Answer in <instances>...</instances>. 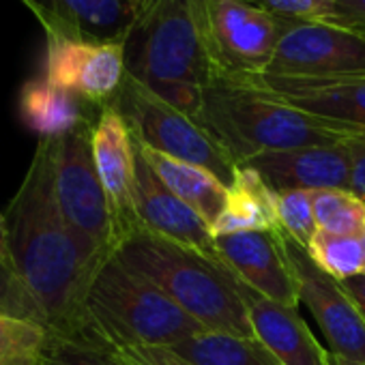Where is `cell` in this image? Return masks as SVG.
<instances>
[{"label":"cell","mask_w":365,"mask_h":365,"mask_svg":"<svg viewBox=\"0 0 365 365\" xmlns=\"http://www.w3.org/2000/svg\"><path fill=\"white\" fill-rule=\"evenodd\" d=\"M5 220L16 271L43 309L48 331L61 337H91L86 299L106 260L78 239L58 209L52 138L37 142Z\"/></svg>","instance_id":"1"},{"label":"cell","mask_w":365,"mask_h":365,"mask_svg":"<svg viewBox=\"0 0 365 365\" xmlns=\"http://www.w3.org/2000/svg\"><path fill=\"white\" fill-rule=\"evenodd\" d=\"M127 73L174 108L198 118L217 76L207 0H138L123 39Z\"/></svg>","instance_id":"2"},{"label":"cell","mask_w":365,"mask_h":365,"mask_svg":"<svg viewBox=\"0 0 365 365\" xmlns=\"http://www.w3.org/2000/svg\"><path fill=\"white\" fill-rule=\"evenodd\" d=\"M114 258L155 284L202 329L254 337L237 277L220 258L159 237L142 226L118 243Z\"/></svg>","instance_id":"3"},{"label":"cell","mask_w":365,"mask_h":365,"mask_svg":"<svg viewBox=\"0 0 365 365\" xmlns=\"http://www.w3.org/2000/svg\"><path fill=\"white\" fill-rule=\"evenodd\" d=\"M198 120L237 163L269 150L339 144L352 135L344 125L288 106L254 78L235 76H215L209 82Z\"/></svg>","instance_id":"4"},{"label":"cell","mask_w":365,"mask_h":365,"mask_svg":"<svg viewBox=\"0 0 365 365\" xmlns=\"http://www.w3.org/2000/svg\"><path fill=\"white\" fill-rule=\"evenodd\" d=\"M91 337L116 348H174L202 329L165 292L123 267L114 256L97 271L88 299Z\"/></svg>","instance_id":"5"},{"label":"cell","mask_w":365,"mask_h":365,"mask_svg":"<svg viewBox=\"0 0 365 365\" xmlns=\"http://www.w3.org/2000/svg\"><path fill=\"white\" fill-rule=\"evenodd\" d=\"M112 103L127 120L133 140L161 155L200 165L228 187L232 185L239 163L198 118L174 108L129 73Z\"/></svg>","instance_id":"6"},{"label":"cell","mask_w":365,"mask_h":365,"mask_svg":"<svg viewBox=\"0 0 365 365\" xmlns=\"http://www.w3.org/2000/svg\"><path fill=\"white\" fill-rule=\"evenodd\" d=\"M93 120L52 138V174L58 209L78 239L101 260L118 245L108 196L93 159Z\"/></svg>","instance_id":"7"},{"label":"cell","mask_w":365,"mask_h":365,"mask_svg":"<svg viewBox=\"0 0 365 365\" xmlns=\"http://www.w3.org/2000/svg\"><path fill=\"white\" fill-rule=\"evenodd\" d=\"M279 80H337L365 76V35L329 22H290L267 69Z\"/></svg>","instance_id":"8"},{"label":"cell","mask_w":365,"mask_h":365,"mask_svg":"<svg viewBox=\"0 0 365 365\" xmlns=\"http://www.w3.org/2000/svg\"><path fill=\"white\" fill-rule=\"evenodd\" d=\"M207 14L217 76H264L286 20L245 0H207Z\"/></svg>","instance_id":"9"},{"label":"cell","mask_w":365,"mask_h":365,"mask_svg":"<svg viewBox=\"0 0 365 365\" xmlns=\"http://www.w3.org/2000/svg\"><path fill=\"white\" fill-rule=\"evenodd\" d=\"M279 230L286 258L299 286V299L320 327L329 352L348 361L365 363V316L344 290L341 282L314 264L305 247Z\"/></svg>","instance_id":"10"},{"label":"cell","mask_w":365,"mask_h":365,"mask_svg":"<svg viewBox=\"0 0 365 365\" xmlns=\"http://www.w3.org/2000/svg\"><path fill=\"white\" fill-rule=\"evenodd\" d=\"M43 78L84 101L101 108L118 95L125 76V46L120 41H82L46 37Z\"/></svg>","instance_id":"11"},{"label":"cell","mask_w":365,"mask_h":365,"mask_svg":"<svg viewBox=\"0 0 365 365\" xmlns=\"http://www.w3.org/2000/svg\"><path fill=\"white\" fill-rule=\"evenodd\" d=\"M93 159L116 226L118 243L140 228L135 217V146L133 135L114 103L99 108L91 133ZM118 247V245H116ZM116 252V250H114Z\"/></svg>","instance_id":"12"},{"label":"cell","mask_w":365,"mask_h":365,"mask_svg":"<svg viewBox=\"0 0 365 365\" xmlns=\"http://www.w3.org/2000/svg\"><path fill=\"white\" fill-rule=\"evenodd\" d=\"M277 228L217 237L215 250L239 282L279 305L297 309L301 303L299 286Z\"/></svg>","instance_id":"13"},{"label":"cell","mask_w":365,"mask_h":365,"mask_svg":"<svg viewBox=\"0 0 365 365\" xmlns=\"http://www.w3.org/2000/svg\"><path fill=\"white\" fill-rule=\"evenodd\" d=\"M273 192L350 190L352 159L344 142L260 153L245 163Z\"/></svg>","instance_id":"14"},{"label":"cell","mask_w":365,"mask_h":365,"mask_svg":"<svg viewBox=\"0 0 365 365\" xmlns=\"http://www.w3.org/2000/svg\"><path fill=\"white\" fill-rule=\"evenodd\" d=\"M135 146V144H133ZM135 217L138 224L159 237L198 250L211 258H220L211 226L182 202L155 174L146 159L135 148Z\"/></svg>","instance_id":"15"},{"label":"cell","mask_w":365,"mask_h":365,"mask_svg":"<svg viewBox=\"0 0 365 365\" xmlns=\"http://www.w3.org/2000/svg\"><path fill=\"white\" fill-rule=\"evenodd\" d=\"M37 18L46 37L82 41L125 39L138 0H20Z\"/></svg>","instance_id":"16"},{"label":"cell","mask_w":365,"mask_h":365,"mask_svg":"<svg viewBox=\"0 0 365 365\" xmlns=\"http://www.w3.org/2000/svg\"><path fill=\"white\" fill-rule=\"evenodd\" d=\"M254 337L282 365H331V352L320 346L307 322L292 307L279 305L237 279Z\"/></svg>","instance_id":"17"},{"label":"cell","mask_w":365,"mask_h":365,"mask_svg":"<svg viewBox=\"0 0 365 365\" xmlns=\"http://www.w3.org/2000/svg\"><path fill=\"white\" fill-rule=\"evenodd\" d=\"M254 80L305 114L344 125L352 133L365 131V76L337 80H279L258 76Z\"/></svg>","instance_id":"18"},{"label":"cell","mask_w":365,"mask_h":365,"mask_svg":"<svg viewBox=\"0 0 365 365\" xmlns=\"http://www.w3.org/2000/svg\"><path fill=\"white\" fill-rule=\"evenodd\" d=\"M133 144L140 150V155L146 159V163L155 170V174L165 182V187L174 192L187 207H192L209 226H213L226 207V198H228L226 182H222L215 174H211L200 165L150 150L138 140H133Z\"/></svg>","instance_id":"19"},{"label":"cell","mask_w":365,"mask_h":365,"mask_svg":"<svg viewBox=\"0 0 365 365\" xmlns=\"http://www.w3.org/2000/svg\"><path fill=\"white\" fill-rule=\"evenodd\" d=\"M88 108H93V103L84 101L76 93L50 84L46 78L24 82L18 93L20 120L41 138L63 135L82 123L97 118V114L91 116Z\"/></svg>","instance_id":"20"},{"label":"cell","mask_w":365,"mask_h":365,"mask_svg":"<svg viewBox=\"0 0 365 365\" xmlns=\"http://www.w3.org/2000/svg\"><path fill=\"white\" fill-rule=\"evenodd\" d=\"M275 194L264 180L247 165H239L232 185L228 187L226 207L211 226L213 237L250 232V230H275Z\"/></svg>","instance_id":"21"},{"label":"cell","mask_w":365,"mask_h":365,"mask_svg":"<svg viewBox=\"0 0 365 365\" xmlns=\"http://www.w3.org/2000/svg\"><path fill=\"white\" fill-rule=\"evenodd\" d=\"M192 365H282L256 337L198 331L170 348Z\"/></svg>","instance_id":"22"},{"label":"cell","mask_w":365,"mask_h":365,"mask_svg":"<svg viewBox=\"0 0 365 365\" xmlns=\"http://www.w3.org/2000/svg\"><path fill=\"white\" fill-rule=\"evenodd\" d=\"M305 252L318 269L337 282L363 273V243L359 235H333L318 230Z\"/></svg>","instance_id":"23"},{"label":"cell","mask_w":365,"mask_h":365,"mask_svg":"<svg viewBox=\"0 0 365 365\" xmlns=\"http://www.w3.org/2000/svg\"><path fill=\"white\" fill-rule=\"evenodd\" d=\"M318 230L333 235H359L365 228V200L350 190L312 192Z\"/></svg>","instance_id":"24"},{"label":"cell","mask_w":365,"mask_h":365,"mask_svg":"<svg viewBox=\"0 0 365 365\" xmlns=\"http://www.w3.org/2000/svg\"><path fill=\"white\" fill-rule=\"evenodd\" d=\"M39 365H127L110 346L95 337H61L50 333Z\"/></svg>","instance_id":"25"},{"label":"cell","mask_w":365,"mask_h":365,"mask_svg":"<svg viewBox=\"0 0 365 365\" xmlns=\"http://www.w3.org/2000/svg\"><path fill=\"white\" fill-rule=\"evenodd\" d=\"M50 341V331L37 322L0 314V356L41 359Z\"/></svg>","instance_id":"26"},{"label":"cell","mask_w":365,"mask_h":365,"mask_svg":"<svg viewBox=\"0 0 365 365\" xmlns=\"http://www.w3.org/2000/svg\"><path fill=\"white\" fill-rule=\"evenodd\" d=\"M275 213L282 232H286L301 247H307L314 235L318 232V224L312 207V192L294 190V192L275 194Z\"/></svg>","instance_id":"27"},{"label":"cell","mask_w":365,"mask_h":365,"mask_svg":"<svg viewBox=\"0 0 365 365\" xmlns=\"http://www.w3.org/2000/svg\"><path fill=\"white\" fill-rule=\"evenodd\" d=\"M0 314L24 318L48 329V320L37 299L14 267L0 260Z\"/></svg>","instance_id":"28"},{"label":"cell","mask_w":365,"mask_h":365,"mask_svg":"<svg viewBox=\"0 0 365 365\" xmlns=\"http://www.w3.org/2000/svg\"><path fill=\"white\" fill-rule=\"evenodd\" d=\"M260 5L290 22H324L333 0H264Z\"/></svg>","instance_id":"29"},{"label":"cell","mask_w":365,"mask_h":365,"mask_svg":"<svg viewBox=\"0 0 365 365\" xmlns=\"http://www.w3.org/2000/svg\"><path fill=\"white\" fill-rule=\"evenodd\" d=\"M127 365H192L170 348H144V346H131V348H116L114 350Z\"/></svg>","instance_id":"30"},{"label":"cell","mask_w":365,"mask_h":365,"mask_svg":"<svg viewBox=\"0 0 365 365\" xmlns=\"http://www.w3.org/2000/svg\"><path fill=\"white\" fill-rule=\"evenodd\" d=\"M324 22L365 35V0H333Z\"/></svg>","instance_id":"31"},{"label":"cell","mask_w":365,"mask_h":365,"mask_svg":"<svg viewBox=\"0 0 365 365\" xmlns=\"http://www.w3.org/2000/svg\"><path fill=\"white\" fill-rule=\"evenodd\" d=\"M352 159V180L350 192L365 200V131H356L344 140Z\"/></svg>","instance_id":"32"},{"label":"cell","mask_w":365,"mask_h":365,"mask_svg":"<svg viewBox=\"0 0 365 365\" xmlns=\"http://www.w3.org/2000/svg\"><path fill=\"white\" fill-rule=\"evenodd\" d=\"M341 286H344V290L350 294V299L356 303V307H359V309L363 312V316H365V273H359V275H354V277L344 279Z\"/></svg>","instance_id":"33"},{"label":"cell","mask_w":365,"mask_h":365,"mask_svg":"<svg viewBox=\"0 0 365 365\" xmlns=\"http://www.w3.org/2000/svg\"><path fill=\"white\" fill-rule=\"evenodd\" d=\"M0 260L7 262L9 267L16 269L14 264V256H11V250H9V232H7V220H5V213H0Z\"/></svg>","instance_id":"34"},{"label":"cell","mask_w":365,"mask_h":365,"mask_svg":"<svg viewBox=\"0 0 365 365\" xmlns=\"http://www.w3.org/2000/svg\"><path fill=\"white\" fill-rule=\"evenodd\" d=\"M41 359H11V356H0V365H39Z\"/></svg>","instance_id":"35"},{"label":"cell","mask_w":365,"mask_h":365,"mask_svg":"<svg viewBox=\"0 0 365 365\" xmlns=\"http://www.w3.org/2000/svg\"><path fill=\"white\" fill-rule=\"evenodd\" d=\"M331 365H365V363H359V361H348V359H341V356H335V354H331Z\"/></svg>","instance_id":"36"},{"label":"cell","mask_w":365,"mask_h":365,"mask_svg":"<svg viewBox=\"0 0 365 365\" xmlns=\"http://www.w3.org/2000/svg\"><path fill=\"white\" fill-rule=\"evenodd\" d=\"M361 243H363V273H365V228L361 232Z\"/></svg>","instance_id":"37"},{"label":"cell","mask_w":365,"mask_h":365,"mask_svg":"<svg viewBox=\"0 0 365 365\" xmlns=\"http://www.w3.org/2000/svg\"><path fill=\"white\" fill-rule=\"evenodd\" d=\"M245 3H256V5H260V3H264V0H245Z\"/></svg>","instance_id":"38"}]
</instances>
